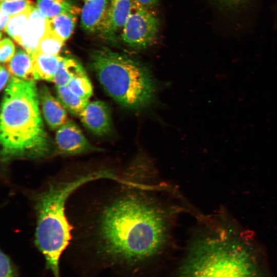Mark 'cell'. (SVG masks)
Masks as SVG:
<instances>
[{
    "label": "cell",
    "mask_w": 277,
    "mask_h": 277,
    "mask_svg": "<svg viewBox=\"0 0 277 277\" xmlns=\"http://www.w3.org/2000/svg\"><path fill=\"white\" fill-rule=\"evenodd\" d=\"M159 28V19L152 9L133 0L131 11L122 30L121 38L129 47L144 49L155 41Z\"/></svg>",
    "instance_id": "cell-6"
},
{
    "label": "cell",
    "mask_w": 277,
    "mask_h": 277,
    "mask_svg": "<svg viewBox=\"0 0 277 277\" xmlns=\"http://www.w3.org/2000/svg\"><path fill=\"white\" fill-rule=\"evenodd\" d=\"M32 6L31 0H6L1 2V10L11 16L21 13Z\"/></svg>",
    "instance_id": "cell-22"
},
{
    "label": "cell",
    "mask_w": 277,
    "mask_h": 277,
    "mask_svg": "<svg viewBox=\"0 0 277 277\" xmlns=\"http://www.w3.org/2000/svg\"><path fill=\"white\" fill-rule=\"evenodd\" d=\"M5 1H6V0H1V2Z\"/></svg>",
    "instance_id": "cell-29"
},
{
    "label": "cell",
    "mask_w": 277,
    "mask_h": 277,
    "mask_svg": "<svg viewBox=\"0 0 277 277\" xmlns=\"http://www.w3.org/2000/svg\"><path fill=\"white\" fill-rule=\"evenodd\" d=\"M256 267L242 247L207 234L191 242L177 277H260Z\"/></svg>",
    "instance_id": "cell-5"
},
{
    "label": "cell",
    "mask_w": 277,
    "mask_h": 277,
    "mask_svg": "<svg viewBox=\"0 0 277 277\" xmlns=\"http://www.w3.org/2000/svg\"><path fill=\"white\" fill-rule=\"evenodd\" d=\"M226 9H235L242 7L248 0H217Z\"/></svg>",
    "instance_id": "cell-25"
},
{
    "label": "cell",
    "mask_w": 277,
    "mask_h": 277,
    "mask_svg": "<svg viewBox=\"0 0 277 277\" xmlns=\"http://www.w3.org/2000/svg\"><path fill=\"white\" fill-rule=\"evenodd\" d=\"M113 172L102 170L73 180L50 184L36 197L37 224L35 244L46 260V267L54 277H60L59 261L71 238L70 226L65 213L68 196L77 188L90 181L111 179Z\"/></svg>",
    "instance_id": "cell-3"
},
{
    "label": "cell",
    "mask_w": 277,
    "mask_h": 277,
    "mask_svg": "<svg viewBox=\"0 0 277 277\" xmlns=\"http://www.w3.org/2000/svg\"><path fill=\"white\" fill-rule=\"evenodd\" d=\"M144 7L152 9L158 4L159 0H135Z\"/></svg>",
    "instance_id": "cell-27"
},
{
    "label": "cell",
    "mask_w": 277,
    "mask_h": 277,
    "mask_svg": "<svg viewBox=\"0 0 277 277\" xmlns=\"http://www.w3.org/2000/svg\"><path fill=\"white\" fill-rule=\"evenodd\" d=\"M9 73L7 68L3 65L1 66V91H2L6 87L9 79Z\"/></svg>",
    "instance_id": "cell-26"
},
{
    "label": "cell",
    "mask_w": 277,
    "mask_h": 277,
    "mask_svg": "<svg viewBox=\"0 0 277 277\" xmlns=\"http://www.w3.org/2000/svg\"><path fill=\"white\" fill-rule=\"evenodd\" d=\"M131 176L121 179L120 191L103 210L100 234L107 257L132 265L163 250L181 208L164 193L168 187Z\"/></svg>",
    "instance_id": "cell-1"
},
{
    "label": "cell",
    "mask_w": 277,
    "mask_h": 277,
    "mask_svg": "<svg viewBox=\"0 0 277 277\" xmlns=\"http://www.w3.org/2000/svg\"><path fill=\"white\" fill-rule=\"evenodd\" d=\"M33 7L32 6L23 12L10 17L5 31L16 42L25 31Z\"/></svg>",
    "instance_id": "cell-19"
},
{
    "label": "cell",
    "mask_w": 277,
    "mask_h": 277,
    "mask_svg": "<svg viewBox=\"0 0 277 277\" xmlns=\"http://www.w3.org/2000/svg\"><path fill=\"white\" fill-rule=\"evenodd\" d=\"M85 72L80 64L72 58L63 57L54 76L56 86H67L72 77Z\"/></svg>",
    "instance_id": "cell-17"
},
{
    "label": "cell",
    "mask_w": 277,
    "mask_h": 277,
    "mask_svg": "<svg viewBox=\"0 0 277 277\" xmlns=\"http://www.w3.org/2000/svg\"><path fill=\"white\" fill-rule=\"evenodd\" d=\"M90 66L104 90L122 107L138 110L154 101V79L147 68L136 60L103 48L91 53Z\"/></svg>",
    "instance_id": "cell-4"
},
{
    "label": "cell",
    "mask_w": 277,
    "mask_h": 277,
    "mask_svg": "<svg viewBox=\"0 0 277 277\" xmlns=\"http://www.w3.org/2000/svg\"><path fill=\"white\" fill-rule=\"evenodd\" d=\"M67 86L73 93L83 99L88 100L92 94V87L85 72L72 77Z\"/></svg>",
    "instance_id": "cell-21"
},
{
    "label": "cell",
    "mask_w": 277,
    "mask_h": 277,
    "mask_svg": "<svg viewBox=\"0 0 277 277\" xmlns=\"http://www.w3.org/2000/svg\"><path fill=\"white\" fill-rule=\"evenodd\" d=\"M10 16L5 11L1 10L0 27L2 31H5Z\"/></svg>",
    "instance_id": "cell-28"
},
{
    "label": "cell",
    "mask_w": 277,
    "mask_h": 277,
    "mask_svg": "<svg viewBox=\"0 0 277 277\" xmlns=\"http://www.w3.org/2000/svg\"><path fill=\"white\" fill-rule=\"evenodd\" d=\"M84 1H87V0H84Z\"/></svg>",
    "instance_id": "cell-30"
},
{
    "label": "cell",
    "mask_w": 277,
    "mask_h": 277,
    "mask_svg": "<svg viewBox=\"0 0 277 277\" xmlns=\"http://www.w3.org/2000/svg\"><path fill=\"white\" fill-rule=\"evenodd\" d=\"M76 21V14L63 13L49 19L50 30L64 41L72 33Z\"/></svg>",
    "instance_id": "cell-16"
},
{
    "label": "cell",
    "mask_w": 277,
    "mask_h": 277,
    "mask_svg": "<svg viewBox=\"0 0 277 277\" xmlns=\"http://www.w3.org/2000/svg\"><path fill=\"white\" fill-rule=\"evenodd\" d=\"M55 144L61 154L75 155L93 150L81 129L68 121L56 131Z\"/></svg>",
    "instance_id": "cell-7"
},
{
    "label": "cell",
    "mask_w": 277,
    "mask_h": 277,
    "mask_svg": "<svg viewBox=\"0 0 277 277\" xmlns=\"http://www.w3.org/2000/svg\"><path fill=\"white\" fill-rule=\"evenodd\" d=\"M133 0H109L107 10L98 30L110 39L122 30L131 11Z\"/></svg>",
    "instance_id": "cell-9"
},
{
    "label": "cell",
    "mask_w": 277,
    "mask_h": 277,
    "mask_svg": "<svg viewBox=\"0 0 277 277\" xmlns=\"http://www.w3.org/2000/svg\"><path fill=\"white\" fill-rule=\"evenodd\" d=\"M13 43L9 38H4L0 43V61L1 63L6 64L15 54Z\"/></svg>",
    "instance_id": "cell-24"
},
{
    "label": "cell",
    "mask_w": 277,
    "mask_h": 277,
    "mask_svg": "<svg viewBox=\"0 0 277 277\" xmlns=\"http://www.w3.org/2000/svg\"><path fill=\"white\" fill-rule=\"evenodd\" d=\"M49 30V19L33 7L25 31L17 43L31 55L37 50L41 39Z\"/></svg>",
    "instance_id": "cell-10"
},
{
    "label": "cell",
    "mask_w": 277,
    "mask_h": 277,
    "mask_svg": "<svg viewBox=\"0 0 277 277\" xmlns=\"http://www.w3.org/2000/svg\"><path fill=\"white\" fill-rule=\"evenodd\" d=\"M37 80L52 81L63 57L41 53L37 51L30 55Z\"/></svg>",
    "instance_id": "cell-13"
},
{
    "label": "cell",
    "mask_w": 277,
    "mask_h": 277,
    "mask_svg": "<svg viewBox=\"0 0 277 277\" xmlns=\"http://www.w3.org/2000/svg\"><path fill=\"white\" fill-rule=\"evenodd\" d=\"M64 42L49 30L41 39L36 51L45 54L57 55L63 46Z\"/></svg>",
    "instance_id": "cell-20"
},
{
    "label": "cell",
    "mask_w": 277,
    "mask_h": 277,
    "mask_svg": "<svg viewBox=\"0 0 277 277\" xmlns=\"http://www.w3.org/2000/svg\"><path fill=\"white\" fill-rule=\"evenodd\" d=\"M0 277H17L16 267L9 256L2 251L0 254Z\"/></svg>",
    "instance_id": "cell-23"
},
{
    "label": "cell",
    "mask_w": 277,
    "mask_h": 277,
    "mask_svg": "<svg viewBox=\"0 0 277 277\" xmlns=\"http://www.w3.org/2000/svg\"><path fill=\"white\" fill-rule=\"evenodd\" d=\"M44 118L52 130L58 129L67 121L65 107L51 93L46 86L42 85L38 91Z\"/></svg>",
    "instance_id": "cell-11"
},
{
    "label": "cell",
    "mask_w": 277,
    "mask_h": 277,
    "mask_svg": "<svg viewBox=\"0 0 277 277\" xmlns=\"http://www.w3.org/2000/svg\"><path fill=\"white\" fill-rule=\"evenodd\" d=\"M79 116L84 126L95 135H105L112 130L110 109L103 101L89 102Z\"/></svg>",
    "instance_id": "cell-8"
},
{
    "label": "cell",
    "mask_w": 277,
    "mask_h": 277,
    "mask_svg": "<svg viewBox=\"0 0 277 277\" xmlns=\"http://www.w3.org/2000/svg\"><path fill=\"white\" fill-rule=\"evenodd\" d=\"M34 81L12 77L1 105L0 141L4 162L16 158L45 156L50 145L39 108Z\"/></svg>",
    "instance_id": "cell-2"
},
{
    "label": "cell",
    "mask_w": 277,
    "mask_h": 277,
    "mask_svg": "<svg viewBox=\"0 0 277 277\" xmlns=\"http://www.w3.org/2000/svg\"><path fill=\"white\" fill-rule=\"evenodd\" d=\"M109 0H87L83 6L81 23L89 32L98 30L105 16Z\"/></svg>",
    "instance_id": "cell-12"
},
{
    "label": "cell",
    "mask_w": 277,
    "mask_h": 277,
    "mask_svg": "<svg viewBox=\"0 0 277 277\" xmlns=\"http://www.w3.org/2000/svg\"><path fill=\"white\" fill-rule=\"evenodd\" d=\"M6 64L9 73L13 77L27 81L37 80L32 58L26 51L18 50Z\"/></svg>",
    "instance_id": "cell-14"
},
{
    "label": "cell",
    "mask_w": 277,
    "mask_h": 277,
    "mask_svg": "<svg viewBox=\"0 0 277 277\" xmlns=\"http://www.w3.org/2000/svg\"><path fill=\"white\" fill-rule=\"evenodd\" d=\"M36 8L47 18L50 19L63 13L76 14L80 9L68 0H37Z\"/></svg>",
    "instance_id": "cell-15"
},
{
    "label": "cell",
    "mask_w": 277,
    "mask_h": 277,
    "mask_svg": "<svg viewBox=\"0 0 277 277\" xmlns=\"http://www.w3.org/2000/svg\"><path fill=\"white\" fill-rule=\"evenodd\" d=\"M57 96L62 104L72 114L80 115L89 103L73 93L68 86H56Z\"/></svg>",
    "instance_id": "cell-18"
}]
</instances>
